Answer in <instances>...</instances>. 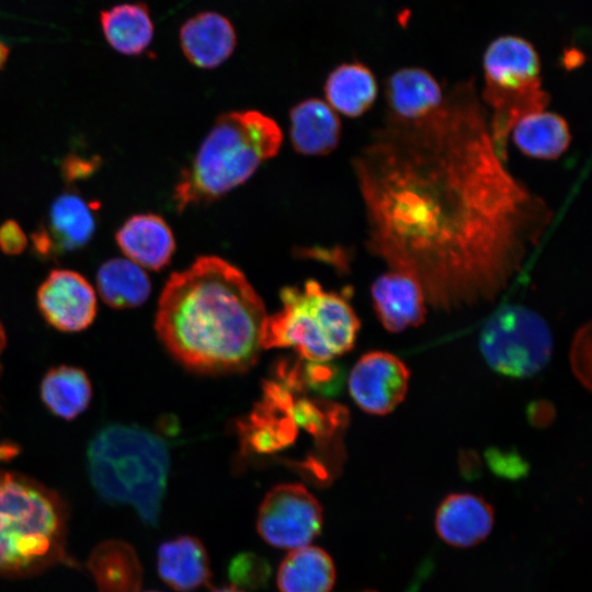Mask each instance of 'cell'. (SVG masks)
I'll use <instances>...</instances> for the list:
<instances>
[{
    "mask_svg": "<svg viewBox=\"0 0 592 592\" xmlns=\"http://www.w3.org/2000/svg\"><path fill=\"white\" fill-rule=\"evenodd\" d=\"M353 167L367 249L417 280L437 309L497 298L554 218L497 153L471 80L419 122L386 118Z\"/></svg>",
    "mask_w": 592,
    "mask_h": 592,
    "instance_id": "cell-1",
    "label": "cell"
},
{
    "mask_svg": "<svg viewBox=\"0 0 592 592\" xmlns=\"http://www.w3.org/2000/svg\"><path fill=\"white\" fill-rule=\"evenodd\" d=\"M265 318L246 275L219 257L203 255L164 284L155 330L169 354L190 371L241 373L259 357Z\"/></svg>",
    "mask_w": 592,
    "mask_h": 592,
    "instance_id": "cell-2",
    "label": "cell"
},
{
    "mask_svg": "<svg viewBox=\"0 0 592 592\" xmlns=\"http://www.w3.org/2000/svg\"><path fill=\"white\" fill-rule=\"evenodd\" d=\"M300 364L281 363L264 383L261 400L238 423L241 452L259 460L292 465L316 485H328L344 460L348 410L333 401L309 397Z\"/></svg>",
    "mask_w": 592,
    "mask_h": 592,
    "instance_id": "cell-3",
    "label": "cell"
},
{
    "mask_svg": "<svg viewBox=\"0 0 592 592\" xmlns=\"http://www.w3.org/2000/svg\"><path fill=\"white\" fill-rule=\"evenodd\" d=\"M282 141L278 124L259 111L218 116L174 186L178 212L212 203L247 182L277 155Z\"/></svg>",
    "mask_w": 592,
    "mask_h": 592,
    "instance_id": "cell-4",
    "label": "cell"
},
{
    "mask_svg": "<svg viewBox=\"0 0 592 592\" xmlns=\"http://www.w3.org/2000/svg\"><path fill=\"white\" fill-rule=\"evenodd\" d=\"M86 459L102 500L132 505L150 525L158 522L170 467L162 437L135 424H107L92 436Z\"/></svg>",
    "mask_w": 592,
    "mask_h": 592,
    "instance_id": "cell-5",
    "label": "cell"
},
{
    "mask_svg": "<svg viewBox=\"0 0 592 592\" xmlns=\"http://www.w3.org/2000/svg\"><path fill=\"white\" fill-rule=\"evenodd\" d=\"M67 520L56 491L23 474L0 471V576L22 578L70 563Z\"/></svg>",
    "mask_w": 592,
    "mask_h": 592,
    "instance_id": "cell-6",
    "label": "cell"
},
{
    "mask_svg": "<svg viewBox=\"0 0 592 592\" xmlns=\"http://www.w3.org/2000/svg\"><path fill=\"white\" fill-rule=\"evenodd\" d=\"M349 293L325 291L314 280L301 287L285 286L282 308L266 316L261 335L262 349L291 348L308 362H330L353 349L360 319Z\"/></svg>",
    "mask_w": 592,
    "mask_h": 592,
    "instance_id": "cell-7",
    "label": "cell"
},
{
    "mask_svg": "<svg viewBox=\"0 0 592 592\" xmlns=\"http://www.w3.org/2000/svg\"><path fill=\"white\" fill-rule=\"evenodd\" d=\"M481 102L488 112L489 130L496 151L506 161L508 143L515 124L550 102L543 88L540 58L527 39L503 35L493 39L482 58Z\"/></svg>",
    "mask_w": 592,
    "mask_h": 592,
    "instance_id": "cell-8",
    "label": "cell"
},
{
    "mask_svg": "<svg viewBox=\"0 0 592 592\" xmlns=\"http://www.w3.org/2000/svg\"><path fill=\"white\" fill-rule=\"evenodd\" d=\"M479 346L497 373L526 378L539 373L553 354V335L546 321L521 305H504L485 322Z\"/></svg>",
    "mask_w": 592,
    "mask_h": 592,
    "instance_id": "cell-9",
    "label": "cell"
},
{
    "mask_svg": "<svg viewBox=\"0 0 592 592\" xmlns=\"http://www.w3.org/2000/svg\"><path fill=\"white\" fill-rule=\"evenodd\" d=\"M320 502L300 483L273 487L261 501L255 527L269 545L282 549L307 546L321 532Z\"/></svg>",
    "mask_w": 592,
    "mask_h": 592,
    "instance_id": "cell-10",
    "label": "cell"
},
{
    "mask_svg": "<svg viewBox=\"0 0 592 592\" xmlns=\"http://www.w3.org/2000/svg\"><path fill=\"white\" fill-rule=\"evenodd\" d=\"M410 371L396 355L385 351L363 354L352 367L348 386L360 409L374 415L394 411L405 399Z\"/></svg>",
    "mask_w": 592,
    "mask_h": 592,
    "instance_id": "cell-11",
    "label": "cell"
},
{
    "mask_svg": "<svg viewBox=\"0 0 592 592\" xmlns=\"http://www.w3.org/2000/svg\"><path fill=\"white\" fill-rule=\"evenodd\" d=\"M36 303L45 321L62 332L86 330L98 312L96 295L90 282L67 269L50 271L37 289Z\"/></svg>",
    "mask_w": 592,
    "mask_h": 592,
    "instance_id": "cell-12",
    "label": "cell"
},
{
    "mask_svg": "<svg viewBox=\"0 0 592 592\" xmlns=\"http://www.w3.org/2000/svg\"><path fill=\"white\" fill-rule=\"evenodd\" d=\"M75 192H65L52 203L47 221L32 232L33 250L39 259H56L83 248L96 229V209Z\"/></svg>",
    "mask_w": 592,
    "mask_h": 592,
    "instance_id": "cell-13",
    "label": "cell"
},
{
    "mask_svg": "<svg viewBox=\"0 0 592 592\" xmlns=\"http://www.w3.org/2000/svg\"><path fill=\"white\" fill-rule=\"evenodd\" d=\"M373 307L383 327L392 333L420 326L426 315V298L412 276L389 270L371 286Z\"/></svg>",
    "mask_w": 592,
    "mask_h": 592,
    "instance_id": "cell-14",
    "label": "cell"
},
{
    "mask_svg": "<svg viewBox=\"0 0 592 592\" xmlns=\"http://www.w3.org/2000/svg\"><path fill=\"white\" fill-rule=\"evenodd\" d=\"M387 118L398 123L419 122L444 102L445 92L431 72L420 67H403L386 80Z\"/></svg>",
    "mask_w": 592,
    "mask_h": 592,
    "instance_id": "cell-15",
    "label": "cell"
},
{
    "mask_svg": "<svg viewBox=\"0 0 592 592\" xmlns=\"http://www.w3.org/2000/svg\"><path fill=\"white\" fill-rule=\"evenodd\" d=\"M179 42L183 55L192 65L214 69L235 52L237 33L226 15L216 11H202L181 25Z\"/></svg>",
    "mask_w": 592,
    "mask_h": 592,
    "instance_id": "cell-16",
    "label": "cell"
},
{
    "mask_svg": "<svg viewBox=\"0 0 592 592\" xmlns=\"http://www.w3.org/2000/svg\"><path fill=\"white\" fill-rule=\"evenodd\" d=\"M115 241L128 260L152 271L164 269L175 251L170 226L153 213L127 218L117 229Z\"/></svg>",
    "mask_w": 592,
    "mask_h": 592,
    "instance_id": "cell-17",
    "label": "cell"
},
{
    "mask_svg": "<svg viewBox=\"0 0 592 592\" xmlns=\"http://www.w3.org/2000/svg\"><path fill=\"white\" fill-rule=\"evenodd\" d=\"M494 523L491 505L470 493H452L440 504L435 530L440 538L454 547L467 548L487 538Z\"/></svg>",
    "mask_w": 592,
    "mask_h": 592,
    "instance_id": "cell-18",
    "label": "cell"
},
{
    "mask_svg": "<svg viewBox=\"0 0 592 592\" xmlns=\"http://www.w3.org/2000/svg\"><path fill=\"white\" fill-rule=\"evenodd\" d=\"M157 570L161 580L178 592H193L209 583L210 559L203 542L192 535H180L163 542L157 551Z\"/></svg>",
    "mask_w": 592,
    "mask_h": 592,
    "instance_id": "cell-19",
    "label": "cell"
},
{
    "mask_svg": "<svg viewBox=\"0 0 592 592\" xmlns=\"http://www.w3.org/2000/svg\"><path fill=\"white\" fill-rule=\"evenodd\" d=\"M341 132L337 112L320 99H306L289 112V138L301 155H329L338 147Z\"/></svg>",
    "mask_w": 592,
    "mask_h": 592,
    "instance_id": "cell-20",
    "label": "cell"
},
{
    "mask_svg": "<svg viewBox=\"0 0 592 592\" xmlns=\"http://www.w3.org/2000/svg\"><path fill=\"white\" fill-rule=\"evenodd\" d=\"M327 103L338 113L355 118L375 103L378 84L374 72L363 62L340 64L328 75L325 86Z\"/></svg>",
    "mask_w": 592,
    "mask_h": 592,
    "instance_id": "cell-21",
    "label": "cell"
},
{
    "mask_svg": "<svg viewBox=\"0 0 592 592\" xmlns=\"http://www.w3.org/2000/svg\"><path fill=\"white\" fill-rule=\"evenodd\" d=\"M100 24L107 44L125 56L141 55L155 35L150 10L144 2L122 3L103 10Z\"/></svg>",
    "mask_w": 592,
    "mask_h": 592,
    "instance_id": "cell-22",
    "label": "cell"
},
{
    "mask_svg": "<svg viewBox=\"0 0 592 592\" xmlns=\"http://www.w3.org/2000/svg\"><path fill=\"white\" fill-rule=\"evenodd\" d=\"M331 556L317 546L292 549L281 561L276 583L280 592H330L335 582Z\"/></svg>",
    "mask_w": 592,
    "mask_h": 592,
    "instance_id": "cell-23",
    "label": "cell"
},
{
    "mask_svg": "<svg viewBox=\"0 0 592 592\" xmlns=\"http://www.w3.org/2000/svg\"><path fill=\"white\" fill-rule=\"evenodd\" d=\"M510 136L522 153L540 160L558 159L571 143L567 121L561 115L545 110L520 119Z\"/></svg>",
    "mask_w": 592,
    "mask_h": 592,
    "instance_id": "cell-24",
    "label": "cell"
},
{
    "mask_svg": "<svg viewBox=\"0 0 592 592\" xmlns=\"http://www.w3.org/2000/svg\"><path fill=\"white\" fill-rule=\"evenodd\" d=\"M41 399L56 417L73 420L83 413L92 400L93 390L87 373L76 366L59 365L44 375Z\"/></svg>",
    "mask_w": 592,
    "mask_h": 592,
    "instance_id": "cell-25",
    "label": "cell"
},
{
    "mask_svg": "<svg viewBox=\"0 0 592 592\" xmlns=\"http://www.w3.org/2000/svg\"><path fill=\"white\" fill-rule=\"evenodd\" d=\"M96 286L103 301L115 309L139 307L151 292V283L144 269L123 258H113L100 265Z\"/></svg>",
    "mask_w": 592,
    "mask_h": 592,
    "instance_id": "cell-26",
    "label": "cell"
},
{
    "mask_svg": "<svg viewBox=\"0 0 592 592\" xmlns=\"http://www.w3.org/2000/svg\"><path fill=\"white\" fill-rule=\"evenodd\" d=\"M227 572L232 587L259 590L267 585L272 569L263 556L243 551L230 559Z\"/></svg>",
    "mask_w": 592,
    "mask_h": 592,
    "instance_id": "cell-27",
    "label": "cell"
},
{
    "mask_svg": "<svg viewBox=\"0 0 592 592\" xmlns=\"http://www.w3.org/2000/svg\"><path fill=\"white\" fill-rule=\"evenodd\" d=\"M570 364L577 379L591 388V325L582 326L574 334L570 350Z\"/></svg>",
    "mask_w": 592,
    "mask_h": 592,
    "instance_id": "cell-28",
    "label": "cell"
},
{
    "mask_svg": "<svg viewBox=\"0 0 592 592\" xmlns=\"http://www.w3.org/2000/svg\"><path fill=\"white\" fill-rule=\"evenodd\" d=\"M100 166L101 158L98 156L84 157L69 153L62 159L60 171L64 180L72 183L91 178L100 169Z\"/></svg>",
    "mask_w": 592,
    "mask_h": 592,
    "instance_id": "cell-29",
    "label": "cell"
},
{
    "mask_svg": "<svg viewBox=\"0 0 592 592\" xmlns=\"http://www.w3.org/2000/svg\"><path fill=\"white\" fill-rule=\"evenodd\" d=\"M27 237L20 224L8 219L0 225V251L7 255H18L27 247Z\"/></svg>",
    "mask_w": 592,
    "mask_h": 592,
    "instance_id": "cell-30",
    "label": "cell"
},
{
    "mask_svg": "<svg viewBox=\"0 0 592 592\" xmlns=\"http://www.w3.org/2000/svg\"><path fill=\"white\" fill-rule=\"evenodd\" d=\"M583 62V54L578 49L565 52L563 64L567 68L579 66Z\"/></svg>",
    "mask_w": 592,
    "mask_h": 592,
    "instance_id": "cell-31",
    "label": "cell"
},
{
    "mask_svg": "<svg viewBox=\"0 0 592 592\" xmlns=\"http://www.w3.org/2000/svg\"><path fill=\"white\" fill-rule=\"evenodd\" d=\"M20 448L11 442H1L0 443V462H5L13 458Z\"/></svg>",
    "mask_w": 592,
    "mask_h": 592,
    "instance_id": "cell-32",
    "label": "cell"
},
{
    "mask_svg": "<svg viewBox=\"0 0 592 592\" xmlns=\"http://www.w3.org/2000/svg\"><path fill=\"white\" fill-rule=\"evenodd\" d=\"M9 47L2 39H0V69L3 68V66L5 65L9 58Z\"/></svg>",
    "mask_w": 592,
    "mask_h": 592,
    "instance_id": "cell-33",
    "label": "cell"
},
{
    "mask_svg": "<svg viewBox=\"0 0 592 592\" xmlns=\"http://www.w3.org/2000/svg\"><path fill=\"white\" fill-rule=\"evenodd\" d=\"M5 344H7V334H5L4 327L2 322L0 321V358L4 351ZM0 375H1V363H0Z\"/></svg>",
    "mask_w": 592,
    "mask_h": 592,
    "instance_id": "cell-34",
    "label": "cell"
},
{
    "mask_svg": "<svg viewBox=\"0 0 592 592\" xmlns=\"http://www.w3.org/2000/svg\"><path fill=\"white\" fill-rule=\"evenodd\" d=\"M212 592H244L236 587H223V588H218V589H215L214 591Z\"/></svg>",
    "mask_w": 592,
    "mask_h": 592,
    "instance_id": "cell-35",
    "label": "cell"
},
{
    "mask_svg": "<svg viewBox=\"0 0 592 592\" xmlns=\"http://www.w3.org/2000/svg\"><path fill=\"white\" fill-rule=\"evenodd\" d=\"M148 592H158V591H148Z\"/></svg>",
    "mask_w": 592,
    "mask_h": 592,
    "instance_id": "cell-36",
    "label": "cell"
},
{
    "mask_svg": "<svg viewBox=\"0 0 592 592\" xmlns=\"http://www.w3.org/2000/svg\"><path fill=\"white\" fill-rule=\"evenodd\" d=\"M365 592H374V591H365Z\"/></svg>",
    "mask_w": 592,
    "mask_h": 592,
    "instance_id": "cell-37",
    "label": "cell"
}]
</instances>
